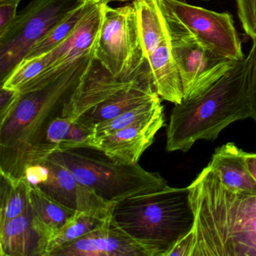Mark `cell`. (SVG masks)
I'll use <instances>...</instances> for the list:
<instances>
[{"label":"cell","mask_w":256,"mask_h":256,"mask_svg":"<svg viewBox=\"0 0 256 256\" xmlns=\"http://www.w3.org/2000/svg\"><path fill=\"white\" fill-rule=\"evenodd\" d=\"M94 58V52L49 83L20 92L8 116L0 121V174L20 180L30 164L42 160L48 126L62 116Z\"/></svg>","instance_id":"obj_1"},{"label":"cell","mask_w":256,"mask_h":256,"mask_svg":"<svg viewBox=\"0 0 256 256\" xmlns=\"http://www.w3.org/2000/svg\"><path fill=\"white\" fill-rule=\"evenodd\" d=\"M188 187L196 214L190 256H256V193L228 188L209 166Z\"/></svg>","instance_id":"obj_2"},{"label":"cell","mask_w":256,"mask_h":256,"mask_svg":"<svg viewBox=\"0 0 256 256\" xmlns=\"http://www.w3.org/2000/svg\"><path fill=\"white\" fill-rule=\"evenodd\" d=\"M252 118L246 56L206 89L175 104L167 128L166 150L186 152L199 140H215L224 128Z\"/></svg>","instance_id":"obj_3"},{"label":"cell","mask_w":256,"mask_h":256,"mask_svg":"<svg viewBox=\"0 0 256 256\" xmlns=\"http://www.w3.org/2000/svg\"><path fill=\"white\" fill-rule=\"evenodd\" d=\"M112 216L124 232L150 248L154 256H168L193 230L196 222L188 187L168 185L118 202Z\"/></svg>","instance_id":"obj_4"},{"label":"cell","mask_w":256,"mask_h":256,"mask_svg":"<svg viewBox=\"0 0 256 256\" xmlns=\"http://www.w3.org/2000/svg\"><path fill=\"white\" fill-rule=\"evenodd\" d=\"M49 156L68 168L80 184L112 204L168 186L160 174L145 170L139 163L116 162L96 148L55 151Z\"/></svg>","instance_id":"obj_5"},{"label":"cell","mask_w":256,"mask_h":256,"mask_svg":"<svg viewBox=\"0 0 256 256\" xmlns=\"http://www.w3.org/2000/svg\"><path fill=\"white\" fill-rule=\"evenodd\" d=\"M94 58L116 79L150 82L144 66L143 48L133 2L113 8L106 4Z\"/></svg>","instance_id":"obj_6"},{"label":"cell","mask_w":256,"mask_h":256,"mask_svg":"<svg viewBox=\"0 0 256 256\" xmlns=\"http://www.w3.org/2000/svg\"><path fill=\"white\" fill-rule=\"evenodd\" d=\"M86 0H32L0 35V83L24 59L31 48Z\"/></svg>","instance_id":"obj_7"},{"label":"cell","mask_w":256,"mask_h":256,"mask_svg":"<svg viewBox=\"0 0 256 256\" xmlns=\"http://www.w3.org/2000/svg\"><path fill=\"white\" fill-rule=\"evenodd\" d=\"M168 24L234 61L245 58L233 16L194 6L181 0H158Z\"/></svg>","instance_id":"obj_8"},{"label":"cell","mask_w":256,"mask_h":256,"mask_svg":"<svg viewBox=\"0 0 256 256\" xmlns=\"http://www.w3.org/2000/svg\"><path fill=\"white\" fill-rule=\"evenodd\" d=\"M24 179L56 202L78 212L110 216L116 204L106 202L80 184L68 168L50 156L30 164Z\"/></svg>","instance_id":"obj_9"},{"label":"cell","mask_w":256,"mask_h":256,"mask_svg":"<svg viewBox=\"0 0 256 256\" xmlns=\"http://www.w3.org/2000/svg\"><path fill=\"white\" fill-rule=\"evenodd\" d=\"M168 25L172 52L182 83L184 100L204 90L236 64V61L216 53L191 34Z\"/></svg>","instance_id":"obj_10"},{"label":"cell","mask_w":256,"mask_h":256,"mask_svg":"<svg viewBox=\"0 0 256 256\" xmlns=\"http://www.w3.org/2000/svg\"><path fill=\"white\" fill-rule=\"evenodd\" d=\"M106 2L90 0L84 14L71 35L52 52L42 55L46 68L19 90L20 92L40 88L64 74L80 60L95 50Z\"/></svg>","instance_id":"obj_11"},{"label":"cell","mask_w":256,"mask_h":256,"mask_svg":"<svg viewBox=\"0 0 256 256\" xmlns=\"http://www.w3.org/2000/svg\"><path fill=\"white\" fill-rule=\"evenodd\" d=\"M154 256L150 248L124 232L112 216L91 233L60 247L50 256Z\"/></svg>","instance_id":"obj_12"},{"label":"cell","mask_w":256,"mask_h":256,"mask_svg":"<svg viewBox=\"0 0 256 256\" xmlns=\"http://www.w3.org/2000/svg\"><path fill=\"white\" fill-rule=\"evenodd\" d=\"M164 110L132 124L94 142V148L104 152L116 162L138 163L142 154L154 143L156 133L164 126Z\"/></svg>","instance_id":"obj_13"},{"label":"cell","mask_w":256,"mask_h":256,"mask_svg":"<svg viewBox=\"0 0 256 256\" xmlns=\"http://www.w3.org/2000/svg\"><path fill=\"white\" fill-rule=\"evenodd\" d=\"M136 80L124 82L118 80L94 58L76 92L66 106L62 116L77 119Z\"/></svg>","instance_id":"obj_14"},{"label":"cell","mask_w":256,"mask_h":256,"mask_svg":"<svg viewBox=\"0 0 256 256\" xmlns=\"http://www.w3.org/2000/svg\"><path fill=\"white\" fill-rule=\"evenodd\" d=\"M48 244L34 224L30 203L23 214L0 226L1 256H46Z\"/></svg>","instance_id":"obj_15"},{"label":"cell","mask_w":256,"mask_h":256,"mask_svg":"<svg viewBox=\"0 0 256 256\" xmlns=\"http://www.w3.org/2000/svg\"><path fill=\"white\" fill-rule=\"evenodd\" d=\"M158 96L150 82L137 80L76 119L94 128L97 124L114 118L126 110Z\"/></svg>","instance_id":"obj_16"},{"label":"cell","mask_w":256,"mask_h":256,"mask_svg":"<svg viewBox=\"0 0 256 256\" xmlns=\"http://www.w3.org/2000/svg\"><path fill=\"white\" fill-rule=\"evenodd\" d=\"M245 152L234 144H226L216 150L208 166L228 188L256 193V181L247 168Z\"/></svg>","instance_id":"obj_17"},{"label":"cell","mask_w":256,"mask_h":256,"mask_svg":"<svg viewBox=\"0 0 256 256\" xmlns=\"http://www.w3.org/2000/svg\"><path fill=\"white\" fill-rule=\"evenodd\" d=\"M29 203L34 224L48 242L78 212L56 202L38 187L30 184Z\"/></svg>","instance_id":"obj_18"},{"label":"cell","mask_w":256,"mask_h":256,"mask_svg":"<svg viewBox=\"0 0 256 256\" xmlns=\"http://www.w3.org/2000/svg\"><path fill=\"white\" fill-rule=\"evenodd\" d=\"M94 138V128L76 120L58 116L50 122L44 133L42 160L55 151L92 148Z\"/></svg>","instance_id":"obj_19"},{"label":"cell","mask_w":256,"mask_h":256,"mask_svg":"<svg viewBox=\"0 0 256 256\" xmlns=\"http://www.w3.org/2000/svg\"><path fill=\"white\" fill-rule=\"evenodd\" d=\"M29 204V184L0 174V226L23 214Z\"/></svg>","instance_id":"obj_20"},{"label":"cell","mask_w":256,"mask_h":256,"mask_svg":"<svg viewBox=\"0 0 256 256\" xmlns=\"http://www.w3.org/2000/svg\"><path fill=\"white\" fill-rule=\"evenodd\" d=\"M110 216L112 215L102 216L90 212H78L77 215L50 240L48 244L46 256H50L52 252L60 247L73 242L102 227Z\"/></svg>","instance_id":"obj_21"},{"label":"cell","mask_w":256,"mask_h":256,"mask_svg":"<svg viewBox=\"0 0 256 256\" xmlns=\"http://www.w3.org/2000/svg\"><path fill=\"white\" fill-rule=\"evenodd\" d=\"M161 100L160 96H156L151 100L145 102L143 104L126 110L121 114L115 116L114 118L97 124L94 127L95 133L94 142L96 139L109 136L132 124L148 119L156 114L164 110Z\"/></svg>","instance_id":"obj_22"},{"label":"cell","mask_w":256,"mask_h":256,"mask_svg":"<svg viewBox=\"0 0 256 256\" xmlns=\"http://www.w3.org/2000/svg\"><path fill=\"white\" fill-rule=\"evenodd\" d=\"M89 2L90 0H86L85 4L76 8L70 16L54 26L47 35L38 40L31 48L30 50L23 60L34 59L46 54L64 42L76 29L78 23L86 11Z\"/></svg>","instance_id":"obj_23"},{"label":"cell","mask_w":256,"mask_h":256,"mask_svg":"<svg viewBox=\"0 0 256 256\" xmlns=\"http://www.w3.org/2000/svg\"><path fill=\"white\" fill-rule=\"evenodd\" d=\"M238 17L246 34L256 38V0H236Z\"/></svg>","instance_id":"obj_24"},{"label":"cell","mask_w":256,"mask_h":256,"mask_svg":"<svg viewBox=\"0 0 256 256\" xmlns=\"http://www.w3.org/2000/svg\"><path fill=\"white\" fill-rule=\"evenodd\" d=\"M250 82L252 118L256 122V38H252V46L248 56H246Z\"/></svg>","instance_id":"obj_25"},{"label":"cell","mask_w":256,"mask_h":256,"mask_svg":"<svg viewBox=\"0 0 256 256\" xmlns=\"http://www.w3.org/2000/svg\"><path fill=\"white\" fill-rule=\"evenodd\" d=\"M20 92L18 90L1 86L0 89V121L4 120L18 100Z\"/></svg>","instance_id":"obj_26"},{"label":"cell","mask_w":256,"mask_h":256,"mask_svg":"<svg viewBox=\"0 0 256 256\" xmlns=\"http://www.w3.org/2000/svg\"><path fill=\"white\" fill-rule=\"evenodd\" d=\"M18 5L14 2L0 4V35L6 32L16 20Z\"/></svg>","instance_id":"obj_27"},{"label":"cell","mask_w":256,"mask_h":256,"mask_svg":"<svg viewBox=\"0 0 256 256\" xmlns=\"http://www.w3.org/2000/svg\"><path fill=\"white\" fill-rule=\"evenodd\" d=\"M193 244H194V235L192 230L173 247V248L169 252L168 256H190Z\"/></svg>","instance_id":"obj_28"},{"label":"cell","mask_w":256,"mask_h":256,"mask_svg":"<svg viewBox=\"0 0 256 256\" xmlns=\"http://www.w3.org/2000/svg\"><path fill=\"white\" fill-rule=\"evenodd\" d=\"M245 162L250 174L256 181V154L246 152Z\"/></svg>","instance_id":"obj_29"},{"label":"cell","mask_w":256,"mask_h":256,"mask_svg":"<svg viewBox=\"0 0 256 256\" xmlns=\"http://www.w3.org/2000/svg\"><path fill=\"white\" fill-rule=\"evenodd\" d=\"M94 1H98V2L109 4V2H126V1H130V0H94Z\"/></svg>","instance_id":"obj_30"},{"label":"cell","mask_w":256,"mask_h":256,"mask_svg":"<svg viewBox=\"0 0 256 256\" xmlns=\"http://www.w3.org/2000/svg\"><path fill=\"white\" fill-rule=\"evenodd\" d=\"M22 0H0V4L2 2H14V4H20Z\"/></svg>","instance_id":"obj_31"},{"label":"cell","mask_w":256,"mask_h":256,"mask_svg":"<svg viewBox=\"0 0 256 256\" xmlns=\"http://www.w3.org/2000/svg\"><path fill=\"white\" fill-rule=\"evenodd\" d=\"M204 1H209V0H204Z\"/></svg>","instance_id":"obj_32"}]
</instances>
